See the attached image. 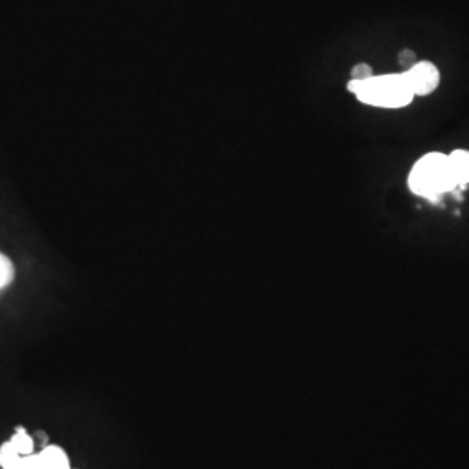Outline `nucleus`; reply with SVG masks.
I'll return each mask as SVG.
<instances>
[{
	"instance_id": "9d476101",
	"label": "nucleus",
	"mask_w": 469,
	"mask_h": 469,
	"mask_svg": "<svg viewBox=\"0 0 469 469\" xmlns=\"http://www.w3.org/2000/svg\"><path fill=\"white\" fill-rule=\"evenodd\" d=\"M398 59H400V63H402V65H415V54H413L412 51H409V49H405V51H402V54L398 56Z\"/></svg>"
},
{
	"instance_id": "7ed1b4c3",
	"label": "nucleus",
	"mask_w": 469,
	"mask_h": 469,
	"mask_svg": "<svg viewBox=\"0 0 469 469\" xmlns=\"http://www.w3.org/2000/svg\"><path fill=\"white\" fill-rule=\"evenodd\" d=\"M7 469H72L66 452L58 445H47L38 454L21 455Z\"/></svg>"
},
{
	"instance_id": "f257e3e1",
	"label": "nucleus",
	"mask_w": 469,
	"mask_h": 469,
	"mask_svg": "<svg viewBox=\"0 0 469 469\" xmlns=\"http://www.w3.org/2000/svg\"><path fill=\"white\" fill-rule=\"evenodd\" d=\"M347 90L353 92L361 103L377 108H403L415 97L403 73L374 75L363 82L349 80Z\"/></svg>"
},
{
	"instance_id": "39448f33",
	"label": "nucleus",
	"mask_w": 469,
	"mask_h": 469,
	"mask_svg": "<svg viewBox=\"0 0 469 469\" xmlns=\"http://www.w3.org/2000/svg\"><path fill=\"white\" fill-rule=\"evenodd\" d=\"M448 162H450L457 188L466 190V186L469 184V151L468 149H455L448 155Z\"/></svg>"
},
{
	"instance_id": "6e6552de",
	"label": "nucleus",
	"mask_w": 469,
	"mask_h": 469,
	"mask_svg": "<svg viewBox=\"0 0 469 469\" xmlns=\"http://www.w3.org/2000/svg\"><path fill=\"white\" fill-rule=\"evenodd\" d=\"M13 278H14L13 263L9 261V257H6L3 254H0V288L6 287V285H9Z\"/></svg>"
},
{
	"instance_id": "423d86ee",
	"label": "nucleus",
	"mask_w": 469,
	"mask_h": 469,
	"mask_svg": "<svg viewBox=\"0 0 469 469\" xmlns=\"http://www.w3.org/2000/svg\"><path fill=\"white\" fill-rule=\"evenodd\" d=\"M9 441L14 445V448H16V450L19 452V455H30V454H33V450H35V440L30 436V434L26 433V429H24L23 426H17L16 427V434H14V436L10 438Z\"/></svg>"
},
{
	"instance_id": "1a4fd4ad",
	"label": "nucleus",
	"mask_w": 469,
	"mask_h": 469,
	"mask_svg": "<svg viewBox=\"0 0 469 469\" xmlns=\"http://www.w3.org/2000/svg\"><path fill=\"white\" fill-rule=\"evenodd\" d=\"M370 76H374V72H372V68L367 63H358V65L353 66V69H351V80L363 82V80H368Z\"/></svg>"
},
{
	"instance_id": "0eeeda50",
	"label": "nucleus",
	"mask_w": 469,
	"mask_h": 469,
	"mask_svg": "<svg viewBox=\"0 0 469 469\" xmlns=\"http://www.w3.org/2000/svg\"><path fill=\"white\" fill-rule=\"evenodd\" d=\"M19 452L14 448V445L10 441H3L2 447H0V468L7 469L14 464V462L19 459Z\"/></svg>"
},
{
	"instance_id": "9b49d317",
	"label": "nucleus",
	"mask_w": 469,
	"mask_h": 469,
	"mask_svg": "<svg viewBox=\"0 0 469 469\" xmlns=\"http://www.w3.org/2000/svg\"><path fill=\"white\" fill-rule=\"evenodd\" d=\"M35 438H38V443L42 445V448L49 445V436L44 433V431H37V433H35Z\"/></svg>"
},
{
	"instance_id": "20e7f679",
	"label": "nucleus",
	"mask_w": 469,
	"mask_h": 469,
	"mask_svg": "<svg viewBox=\"0 0 469 469\" xmlns=\"http://www.w3.org/2000/svg\"><path fill=\"white\" fill-rule=\"evenodd\" d=\"M403 76H405L413 96H427L440 83V72L429 61L415 63L403 73Z\"/></svg>"
},
{
	"instance_id": "f03ea898",
	"label": "nucleus",
	"mask_w": 469,
	"mask_h": 469,
	"mask_svg": "<svg viewBox=\"0 0 469 469\" xmlns=\"http://www.w3.org/2000/svg\"><path fill=\"white\" fill-rule=\"evenodd\" d=\"M409 186L412 193L431 200H436L438 197L457 188L448 155L433 151L420 156L410 170Z\"/></svg>"
}]
</instances>
